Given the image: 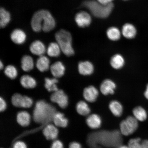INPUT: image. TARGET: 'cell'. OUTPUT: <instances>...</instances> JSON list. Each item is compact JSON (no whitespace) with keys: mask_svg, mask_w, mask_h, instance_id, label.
<instances>
[{"mask_svg":"<svg viewBox=\"0 0 148 148\" xmlns=\"http://www.w3.org/2000/svg\"><path fill=\"white\" fill-rule=\"evenodd\" d=\"M120 131L103 130L88 135L87 142L91 148H100V145L116 148L121 145L123 138Z\"/></svg>","mask_w":148,"mask_h":148,"instance_id":"obj_1","label":"cell"},{"mask_svg":"<svg viewBox=\"0 0 148 148\" xmlns=\"http://www.w3.org/2000/svg\"><path fill=\"white\" fill-rule=\"evenodd\" d=\"M31 27L35 32L42 31L48 32L54 29L56 22L51 13L46 9H41L33 14L31 20Z\"/></svg>","mask_w":148,"mask_h":148,"instance_id":"obj_2","label":"cell"},{"mask_svg":"<svg viewBox=\"0 0 148 148\" xmlns=\"http://www.w3.org/2000/svg\"><path fill=\"white\" fill-rule=\"evenodd\" d=\"M56 112L54 107L45 101L40 100L37 102L35 106L33 111V118L37 123H49L52 121Z\"/></svg>","mask_w":148,"mask_h":148,"instance_id":"obj_3","label":"cell"},{"mask_svg":"<svg viewBox=\"0 0 148 148\" xmlns=\"http://www.w3.org/2000/svg\"><path fill=\"white\" fill-rule=\"evenodd\" d=\"M83 6L87 9L94 16L100 18L108 17L114 8L112 3L103 5L97 1L89 0L83 2Z\"/></svg>","mask_w":148,"mask_h":148,"instance_id":"obj_4","label":"cell"},{"mask_svg":"<svg viewBox=\"0 0 148 148\" xmlns=\"http://www.w3.org/2000/svg\"><path fill=\"white\" fill-rule=\"evenodd\" d=\"M55 37L61 51L65 55L69 57L75 54V51L72 46L71 33L65 29H61L56 33Z\"/></svg>","mask_w":148,"mask_h":148,"instance_id":"obj_5","label":"cell"},{"mask_svg":"<svg viewBox=\"0 0 148 148\" xmlns=\"http://www.w3.org/2000/svg\"><path fill=\"white\" fill-rule=\"evenodd\" d=\"M138 127V120L134 116H129L120 123V132L125 136L134 133Z\"/></svg>","mask_w":148,"mask_h":148,"instance_id":"obj_6","label":"cell"},{"mask_svg":"<svg viewBox=\"0 0 148 148\" xmlns=\"http://www.w3.org/2000/svg\"><path fill=\"white\" fill-rule=\"evenodd\" d=\"M50 99L52 102L57 103L61 108H66L68 106V98L63 90H59L53 92Z\"/></svg>","mask_w":148,"mask_h":148,"instance_id":"obj_7","label":"cell"},{"mask_svg":"<svg viewBox=\"0 0 148 148\" xmlns=\"http://www.w3.org/2000/svg\"><path fill=\"white\" fill-rule=\"evenodd\" d=\"M75 21L79 27H88L91 23L92 18L87 12L82 11L76 14Z\"/></svg>","mask_w":148,"mask_h":148,"instance_id":"obj_8","label":"cell"},{"mask_svg":"<svg viewBox=\"0 0 148 148\" xmlns=\"http://www.w3.org/2000/svg\"><path fill=\"white\" fill-rule=\"evenodd\" d=\"M83 97L88 102L93 103L97 99L99 92L95 86H90L85 88L83 91Z\"/></svg>","mask_w":148,"mask_h":148,"instance_id":"obj_9","label":"cell"},{"mask_svg":"<svg viewBox=\"0 0 148 148\" xmlns=\"http://www.w3.org/2000/svg\"><path fill=\"white\" fill-rule=\"evenodd\" d=\"M116 84L114 81L110 79H105L101 83L100 90L103 95H108L114 93Z\"/></svg>","mask_w":148,"mask_h":148,"instance_id":"obj_10","label":"cell"},{"mask_svg":"<svg viewBox=\"0 0 148 148\" xmlns=\"http://www.w3.org/2000/svg\"><path fill=\"white\" fill-rule=\"evenodd\" d=\"M79 73L81 75L88 76L91 75L94 71L93 64L88 61H83L79 62L78 65Z\"/></svg>","mask_w":148,"mask_h":148,"instance_id":"obj_11","label":"cell"},{"mask_svg":"<svg viewBox=\"0 0 148 148\" xmlns=\"http://www.w3.org/2000/svg\"><path fill=\"white\" fill-rule=\"evenodd\" d=\"M10 38L12 41L14 43L21 44L24 43L25 41L27 35L22 29H14L11 33Z\"/></svg>","mask_w":148,"mask_h":148,"instance_id":"obj_12","label":"cell"},{"mask_svg":"<svg viewBox=\"0 0 148 148\" xmlns=\"http://www.w3.org/2000/svg\"><path fill=\"white\" fill-rule=\"evenodd\" d=\"M86 124L90 129H97L101 127L102 120L100 116L97 114H92L87 118Z\"/></svg>","mask_w":148,"mask_h":148,"instance_id":"obj_13","label":"cell"},{"mask_svg":"<svg viewBox=\"0 0 148 148\" xmlns=\"http://www.w3.org/2000/svg\"><path fill=\"white\" fill-rule=\"evenodd\" d=\"M29 49L33 54L40 56L43 55L46 50L44 44L39 40H35L31 44Z\"/></svg>","mask_w":148,"mask_h":148,"instance_id":"obj_14","label":"cell"},{"mask_svg":"<svg viewBox=\"0 0 148 148\" xmlns=\"http://www.w3.org/2000/svg\"><path fill=\"white\" fill-rule=\"evenodd\" d=\"M136 29L132 24L127 23L123 25L122 29V34L125 38L132 39L136 36Z\"/></svg>","mask_w":148,"mask_h":148,"instance_id":"obj_15","label":"cell"},{"mask_svg":"<svg viewBox=\"0 0 148 148\" xmlns=\"http://www.w3.org/2000/svg\"><path fill=\"white\" fill-rule=\"evenodd\" d=\"M50 69L52 75L55 78H59L64 75L65 68L62 62H57L51 65Z\"/></svg>","mask_w":148,"mask_h":148,"instance_id":"obj_16","label":"cell"},{"mask_svg":"<svg viewBox=\"0 0 148 148\" xmlns=\"http://www.w3.org/2000/svg\"><path fill=\"white\" fill-rule=\"evenodd\" d=\"M125 61L123 57L120 54L114 55L111 58L110 63L111 66L114 69L119 70L124 66Z\"/></svg>","mask_w":148,"mask_h":148,"instance_id":"obj_17","label":"cell"},{"mask_svg":"<svg viewBox=\"0 0 148 148\" xmlns=\"http://www.w3.org/2000/svg\"><path fill=\"white\" fill-rule=\"evenodd\" d=\"M43 133L47 140H54L58 136V130L54 125L49 124L44 129Z\"/></svg>","mask_w":148,"mask_h":148,"instance_id":"obj_18","label":"cell"},{"mask_svg":"<svg viewBox=\"0 0 148 148\" xmlns=\"http://www.w3.org/2000/svg\"><path fill=\"white\" fill-rule=\"evenodd\" d=\"M109 108L112 114L116 117H119L123 114V106L119 101L113 100L110 101Z\"/></svg>","mask_w":148,"mask_h":148,"instance_id":"obj_19","label":"cell"},{"mask_svg":"<svg viewBox=\"0 0 148 148\" xmlns=\"http://www.w3.org/2000/svg\"><path fill=\"white\" fill-rule=\"evenodd\" d=\"M50 60L47 57L44 55L40 56L37 60V68L41 72L47 71L50 67Z\"/></svg>","mask_w":148,"mask_h":148,"instance_id":"obj_20","label":"cell"},{"mask_svg":"<svg viewBox=\"0 0 148 148\" xmlns=\"http://www.w3.org/2000/svg\"><path fill=\"white\" fill-rule=\"evenodd\" d=\"M20 82L23 88L27 89L34 88L36 85V80L28 75H24L22 76Z\"/></svg>","mask_w":148,"mask_h":148,"instance_id":"obj_21","label":"cell"},{"mask_svg":"<svg viewBox=\"0 0 148 148\" xmlns=\"http://www.w3.org/2000/svg\"><path fill=\"white\" fill-rule=\"evenodd\" d=\"M21 63V68L24 71H30L34 68V62L32 57L29 56L25 55L22 57Z\"/></svg>","mask_w":148,"mask_h":148,"instance_id":"obj_22","label":"cell"},{"mask_svg":"<svg viewBox=\"0 0 148 148\" xmlns=\"http://www.w3.org/2000/svg\"><path fill=\"white\" fill-rule=\"evenodd\" d=\"M11 19V14L8 11L3 8L0 9V27H5L10 23Z\"/></svg>","mask_w":148,"mask_h":148,"instance_id":"obj_23","label":"cell"},{"mask_svg":"<svg viewBox=\"0 0 148 148\" xmlns=\"http://www.w3.org/2000/svg\"><path fill=\"white\" fill-rule=\"evenodd\" d=\"M53 121L57 127H64L67 125L68 120L62 113L56 112L53 116Z\"/></svg>","mask_w":148,"mask_h":148,"instance_id":"obj_24","label":"cell"},{"mask_svg":"<svg viewBox=\"0 0 148 148\" xmlns=\"http://www.w3.org/2000/svg\"><path fill=\"white\" fill-rule=\"evenodd\" d=\"M16 119L18 123L22 126H27L30 123V115L28 112L25 111H22L18 112Z\"/></svg>","mask_w":148,"mask_h":148,"instance_id":"obj_25","label":"cell"},{"mask_svg":"<svg viewBox=\"0 0 148 148\" xmlns=\"http://www.w3.org/2000/svg\"><path fill=\"white\" fill-rule=\"evenodd\" d=\"M76 108L77 112L81 115L86 116L89 115L90 110L87 103L84 101H80L77 103Z\"/></svg>","mask_w":148,"mask_h":148,"instance_id":"obj_26","label":"cell"},{"mask_svg":"<svg viewBox=\"0 0 148 148\" xmlns=\"http://www.w3.org/2000/svg\"><path fill=\"white\" fill-rule=\"evenodd\" d=\"M106 34L108 38L113 41L119 40L121 36V32L119 29L116 27H111L107 29Z\"/></svg>","mask_w":148,"mask_h":148,"instance_id":"obj_27","label":"cell"},{"mask_svg":"<svg viewBox=\"0 0 148 148\" xmlns=\"http://www.w3.org/2000/svg\"><path fill=\"white\" fill-rule=\"evenodd\" d=\"M133 114L136 119L140 121H145L147 118V112L143 107L138 106L133 110Z\"/></svg>","mask_w":148,"mask_h":148,"instance_id":"obj_28","label":"cell"},{"mask_svg":"<svg viewBox=\"0 0 148 148\" xmlns=\"http://www.w3.org/2000/svg\"><path fill=\"white\" fill-rule=\"evenodd\" d=\"M61 49L57 42H52L49 44L47 48L48 55L51 57H58L60 55Z\"/></svg>","mask_w":148,"mask_h":148,"instance_id":"obj_29","label":"cell"},{"mask_svg":"<svg viewBox=\"0 0 148 148\" xmlns=\"http://www.w3.org/2000/svg\"><path fill=\"white\" fill-rule=\"evenodd\" d=\"M45 81V87L48 91L54 92L59 90L56 85L58 81L56 78L50 79L46 77Z\"/></svg>","mask_w":148,"mask_h":148,"instance_id":"obj_30","label":"cell"},{"mask_svg":"<svg viewBox=\"0 0 148 148\" xmlns=\"http://www.w3.org/2000/svg\"><path fill=\"white\" fill-rule=\"evenodd\" d=\"M5 75L11 79H15L17 76L18 71L14 66L8 65L6 66L5 70Z\"/></svg>","mask_w":148,"mask_h":148,"instance_id":"obj_31","label":"cell"},{"mask_svg":"<svg viewBox=\"0 0 148 148\" xmlns=\"http://www.w3.org/2000/svg\"><path fill=\"white\" fill-rule=\"evenodd\" d=\"M128 146L130 148H144L143 140L139 138L131 139L129 140Z\"/></svg>","mask_w":148,"mask_h":148,"instance_id":"obj_32","label":"cell"},{"mask_svg":"<svg viewBox=\"0 0 148 148\" xmlns=\"http://www.w3.org/2000/svg\"><path fill=\"white\" fill-rule=\"evenodd\" d=\"M24 96L20 94H14L12 98V104L16 107H22Z\"/></svg>","mask_w":148,"mask_h":148,"instance_id":"obj_33","label":"cell"},{"mask_svg":"<svg viewBox=\"0 0 148 148\" xmlns=\"http://www.w3.org/2000/svg\"><path fill=\"white\" fill-rule=\"evenodd\" d=\"M33 100L31 98L24 96L22 107L24 108H30L33 104Z\"/></svg>","mask_w":148,"mask_h":148,"instance_id":"obj_34","label":"cell"},{"mask_svg":"<svg viewBox=\"0 0 148 148\" xmlns=\"http://www.w3.org/2000/svg\"><path fill=\"white\" fill-rule=\"evenodd\" d=\"M51 148H63V145L60 140H55L52 144Z\"/></svg>","mask_w":148,"mask_h":148,"instance_id":"obj_35","label":"cell"},{"mask_svg":"<svg viewBox=\"0 0 148 148\" xmlns=\"http://www.w3.org/2000/svg\"><path fill=\"white\" fill-rule=\"evenodd\" d=\"M6 103L5 101L1 97L0 98V111L1 112H3L5 110L6 108Z\"/></svg>","mask_w":148,"mask_h":148,"instance_id":"obj_36","label":"cell"},{"mask_svg":"<svg viewBox=\"0 0 148 148\" xmlns=\"http://www.w3.org/2000/svg\"><path fill=\"white\" fill-rule=\"evenodd\" d=\"M13 148H27V146L24 142L18 141L14 144Z\"/></svg>","mask_w":148,"mask_h":148,"instance_id":"obj_37","label":"cell"},{"mask_svg":"<svg viewBox=\"0 0 148 148\" xmlns=\"http://www.w3.org/2000/svg\"><path fill=\"white\" fill-rule=\"evenodd\" d=\"M69 148H82V146L78 142H74L70 144Z\"/></svg>","mask_w":148,"mask_h":148,"instance_id":"obj_38","label":"cell"},{"mask_svg":"<svg viewBox=\"0 0 148 148\" xmlns=\"http://www.w3.org/2000/svg\"><path fill=\"white\" fill-rule=\"evenodd\" d=\"M114 0H97L99 3L103 5H108L112 3V2Z\"/></svg>","mask_w":148,"mask_h":148,"instance_id":"obj_39","label":"cell"},{"mask_svg":"<svg viewBox=\"0 0 148 148\" xmlns=\"http://www.w3.org/2000/svg\"><path fill=\"white\" fill-rule=\"evenodd\" d=\"M144 97L148 100V84L147 85L145 91L144 93Z\"/></svg>","mask_w":148,"mask_h":148,"instance_id":"obj_40","label":"cell"},{"mask_svg":"<svg viewBox=\"0 0 148 148\" xmlns=\"http://www.w3.org/2000/svg\"><path fill=\"white\" fill-rule=\"evenodd\" d=\"M118 148H130L128 146L125 145H121Z\"/></svg>","mask_w":148,"mask_h":148,"instance_id":"obj_41","label":"cell"},{"mask_svg":"<svg viewBox=\"0 0 148 148\" xmlns=\"http://www.w3.org/2000/svg\"><path fill=\"white\" fill-rule=\"evenodd\" d=\"M3 68V64L1 61V62H0V68H1V69H2Z\"/></svg>","mask_w":148,"mask_h":148,"instance_id":"obj_42","label":"cell"},{"mask_svg":"<svg viewBox=\"0 0 148 148\" xmlns=\"http://www.w3.org/2000/svg\"><path fill=\"white\" fill-rule=\"evenodd\" d=\"M124 1H128V0H124Z\"/></svg>","mask_w":148,"mask_h":148,"instance_id":"obj_43","label":"cell"}]
</instances>
